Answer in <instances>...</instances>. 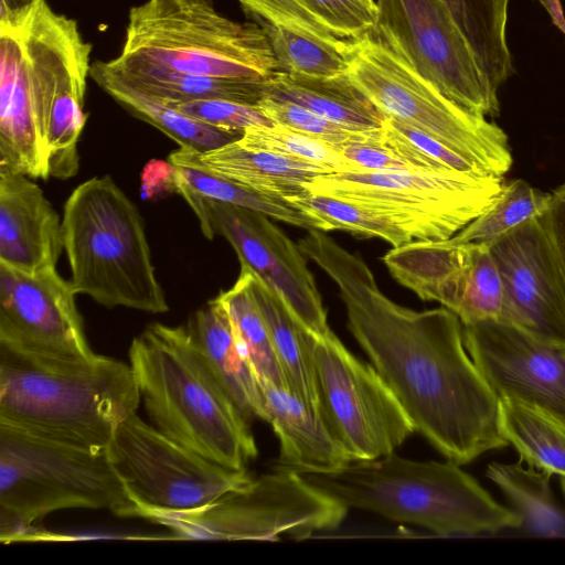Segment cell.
Returning a JSON list of instances; mask_svg holds the SVG:
<instances>
[{
    "label": "cell",
    "mask_w": 565,
    "mask_h": 565,
    "mask_svg": "<svg viewBox=\"0 0 565 565\" xmlns=\"http://www.w3.org/2000/svg\"><path fill=\"white\" fill-rule=\"evenodd\" d=\"M65 509L132 504L106 450H94L0 423V540H28L34 522Z\"/></svg>",
    "instance_id": "52a82bcc"
},
{
    "label": "cell",
    "mask_w": 565,
    "mask_h": 565,
    "mask_svg": "<svg viewBox=\"0 0 565 565\" xmlns=\"http://www.w3.org/2000/svg\"><path fill=\"white\" fill-rule=\"evenodd\" d=\"M145 409L174 441L228 468L257 456L249 424L213 375L185 327L149 324L129 349Z\"/></svg>",
    "instance_id": "277c9868"
},
{
    "label": "cell",
    "mask_w": 565,
    "mask_h": 565,
    "mask_svg": "<svg viewBox=\"0 0 565 565\" xmlns=\"http://www.w3.org/2000/svg\"><path fill=\"white\" fill-rule=\"evenodd\" d=\"M339 38L356 42L372 33L377 23L376 2L366 0H302Z\"/></svg>",
    "instance_id": "74e56055"
},
{
    "label": "cell",
    "mask_w": 565,
    "mask_h": 565,
    "mask_svg": "<svg viewBox=\"0 0 565 565\" xmlns=\"http://www.w3.org/2000/svg\"><path fill=\"white\" fill-rule=\"evenodd\" d=\"M199 152L179 147L169 154L174 188L183 186L202 198L256 211L308 231H334L328 221L287 198L263 193L214 173L200 162Z\"/></svg>",
    "instance_id": "484cf974"
},
{
    "label": "cell",
    "mask_w": 565,
    "mask_h": 565,
    "mask_svg": "<svg viewBox=\"0 0 565 565\" xmlns=\"http://www.w3.org/2000/svg\"><path fill=\"white\" fill-rule=\"evenodd\" d=\"M366 1L372 2V3H374V2H375V0H366Z\"/></svg>",
    "instance_id": "7bdbcfd3"
},
{
    "label": "cell",
    "mask_w": 565,
    "mask_h": 565,
    "mask_svg": "<svg viewBox=\"0 0 565 565\" xmlns=\"http://www.w3.org/2000/svg\"><path fill=\"white\" fill-rule=\"evenodd\" d=\"M382 260L396 281L422 300L439 302L462 324L501 318L503 285L488 244L414 241Z\"/></svg>",
    "instance_id": "2e32d148"
},
{
    "label": "cell",
    "mask_w": 565,
    "mask_h": 565,
    "mask_svg": "<svg viewBox=\"0 0 565 565\" xmlns=\"http://www.w3.org/2000/svg\"><path fill=\"white\" fill-rule=\"evenodd\" d=\"M90 77L119 105L161 130L179 147L205 152L233 142L243 135L204 124L166 102L132 87L114 74L103 61L92 64Z\"/></svg>",
    "instance_id": "f1b7e54d"
},
{
    "label": "cell",
    "mask_w": 565,
    "mask_h": 565,
    "mask_svg": "<svg viewBox=\"0 0 565 565\" xmlns=\"http://www.w3.org/2000/svg\"><path fill=\"white\" fill-rule=\"evenodd\" d=\"M196 215L203 235L224 237L246 267L276 292L294 317L316 337L331 329L307 257L298 244L267 215L233 204L202 198L177 186Z\"/></svg>",
    "instance_id": "9a60e30c"
},
{
    "label": "cell",
    "mask_w": 565,
    "mask_h": 565,
    "mask_svg": "<svg viewBox=\"0 0 565 565\" xmlns=\"http://www.w3.org/2000/svg\"><path fill=\"white\" fill-rule=\"evenodd\" d=\"M551 201L552 193L536 189L523 179L504 182L493 203L446 241L450 244H489L527 220L543 215Z\"/></svg>",
    "instance_id": "836d02e7"
},
{
    "label": "cell",
    "mask_w": 565,
    "mask_h": 565,
    "mask_svg": "<svg viewBox=\"0 0 565 565\" xmlns=\"http://www.w3.org/2000/svg\"><path fill=\"white\" fill-rule=\"evenodd\" d=\"M199 160L209 170L236 183L288 200L306 193V184L316 178L333 173L316 162L246 147L238 139L199 152Z\"/></svg>",
    "instance_id": "d4e9b609"
},
{
    "label": "cell",
    "mask_w": 565,
    "mask_h": 565,
    "mask_svg": "<svg viewBox=\"0 0 565 565\" xmlns=\"http://www.w3.org/2000/svg\"><path fill=\"white\" fill-rule=\"evenodd\" d=\"M503 183L456 170H356L322 174L306 190L385 215L414 241H444L488 209Z\"/></svg>",
    "instance_id": "30bf717a"
},
{
    "label": "cell",
    "mask_w": 565,
    "mask_h": 565,
    "mask_svg": "<svg viewBox=\"0 0 565 565\" xmlns=\"http://www.w3.org/2000/svg\"><path fill=\"white\" fill-rule=\"evenodd\" d=\"M117 57L210 77L264 79L278 71L263 30L223 15L212 0H147L132 7Z\"/></svg>",
    "instance_id": "ba28073f"
},
{
    "label": "cell",
    "mask_w": 565,
    "mask_h": 565,
    "mask_svg": "<svg viewBox=\"0 0 565 565\" xmlns=\"http://www.w3.org/2000/svg\"><path fill=\"white\" fill-rule=\"evenodd\" d=\"M541 2L544 1V0H540Z\"/></svg>",
    "instance_id": "ee69618b"
},
{
    "label": "cell",
    "mask_w": 565,
    "mask_h": 565,
    "mask_svg": "<svg viewBox=\"0 0 565 565\" xmlns=\"http://www.w3.org/2000/svg\"><path fill=\"white\" fill-rule=\"evenodd\" d=\"M163 102L192 118L223 130L243 134L250 127L274 125L258 105L218 99Z\"/></svg>",
    "instance_id": "f35d334b"
},
{
    "label": "cell",
    "mask_w": 565,
    "mask_h": 565,
    "mask_svg": "<svg viewBox=\"0 0 565 565\" xmlns=\"http://www.w3.org/2000/svg\"><path fill=\"white\" fill-rule=\"evenodd\" d=\"M491 462L488 478L504 493L522 526L532 534L565 536V511L557 504L550 486L551 473L527 465Z\"/></svg>",
    "instance_id": "4dcf8cb0"
},
{
    "label": "cell",
    "mask_w": 565,
    "mask_h": 565,
    "mask_svg": "<svg viewBox=\"0 0 565 565\" xmlns=\"http://www.w3.org/2000/svg\"><path fill=\"white\" fill-rule=\"evenodd\" d=\"M488 245L503 285L500 320L565 348V275L543 215Z\"/></svg>",
    "instance_id": "e0dca14e"
},
{
    "label": "cell",
    "mask_w": 565,
    "mask_h": 565,
    "mask_svg": "<svg viewBox=\"0 0 565 565\" xmlns=\"http://www.w3.org/2000/svg\"><path fill=\"white\" fill-rule=\"evenodd\" d=\"M312 365L319 414L352 461L393 454L415 431L375 369L332 330L315 337Z\"/></svg>",
    "instance_id": "4fadbf2b"
},
{
    "label": "cell",
    "mask_w": 565,
    "mask_h": 565,
    "mask_svg": "<svg viewBox=\"0 0 565 565\" xmlns=\"http://www.w3.org/2000/svg\"><path fill=\"white\" fill-rule=\"evenodd\" d=\"M257 105L274 124L318 139L338 150L343 143L355 139L362 134L352 132L331 120L289 102L264 97Z\"/></svg>",
    "instance_id": "8d00e7d4"
},
{
    "label": "cell",
    "mask_w": 565,
    "mask_h": 565,
    "mask_svg": "<svg viewBox=\"0 0 565 565\" xmlns=\"http://www.w3.org/2000/svg\"><path fill=\"white\" fill-rule=\"evenodd\" d=\"M241 270L267 327L287 390L318 411L312 365L316 335L301 326L280 297L255 274L246 267Z\"/></svg>",
    "instance_id": "4316f807"
},
{
    "label": "cell",
    "mask_w": 565,
    "mask_h": 565,
    "mask_svg": "<svg viewBox=\"0 0 565 565\" xmlns=\"http://www.w3.org/2000/svg\"><path fill=\"white\" fill-rule=\"evenodd\" d=\"M495 90L513 74L507 41L510 0H443Z\"/></svg>",
    "instance_id": "f546056e"
},
{
    "label": "cell",
    "mask_w": 565,
    "mask_h": 565,
    "mask_svg": "<svg viewBox=\"0 0 565 565\" xmlns=\"http://www.w3.org/2000/svg\"><path fill=\"white\" fill-rule=\"evenodd\" d=\"M40 0H0V24L15 22L29 13Z\"/></svg>",
    "instance_id": "b9f144b4"
},
{
    "label": "cell",
    "mask_w": 565,
    "mask_h": 565,
    "mask_svg": "<svg viewBox=\"0 0 565 565\" xmlns=\"http://www.w3.org/2000/svg\"><path fill=\"white\" fill-rule=\"evenodd\" d=\"M213 375L243 418L265 420L258 380L235 338L224 307L214 298L184 326Z\"/></svg>",
    "instance_id": "603a6c76"
},
{
    "label": "cell",
    "mask_w": 565,
    "mask_h": 565,
    "mask_svg": "<svg viewBox=\"0 0 565 565\" xmlns=\"http://www.w3.org/2000/svg\"><path fill=\"white\" fill-rule=\"evenodd\" d=\"M106 451L132 504L129 518L196 510L254 479L246 469L225 467L174 441L136 413L119 424Z\"/></svg>",
    "instance_id": "8fae6325"
},
{
    "label": "cell",
    "mask_w": 565,
    "mask_h": 565,
    "mask_svg": "<svg viewBox=\"0 0 565 565\" xmlns=\"http://www.w3.org/2000/svg\"><path fill=\"white\" fill-rule=\"evenodd\" d=\"M238 142L249 148L316 162L330 168L333 172L351 170L337 148L276 124L247 128Z\"/></svg>",
    "instance_id": "d590c367"
},
{
    "label": "cell",
    "mask_w": 565,
    "mask_h": 565,
    "mask_svg": "<svg viewBox=\"0 0 565 565\" xmlns=\"http://www.w3.org/2000/svg\"><path fill=\"white\" fill-rule=\"evenodd\" d=\"M264 97L299 105L352 132L379 130L386 119L348 73L316 77L276 71Z\"/></svg>",
    "instance_id": "cb8c5ba5"
},
{
    "label": "cell",
    "mask_w": 565,
    "mask_h": 565,
    "mask_svg": "<svg viewBox=\"0 0 565 565\" xmlns=\"http://www.w3.org/2000/svg\"><path fill=\"white\" fill-rule=\"evenodd\" d=\"M386 121L417 149L444 167L466 173L484 175L467 159L424 131L391 117H386Z\"/></svg>",
    "instance_id": "ab89813d"
},
{
    "label": "cell",
    "mask_w": 565,
    "mask_h": 565,
    "mask_svg": "<svg viewBox=\"0 0 565 565\" xmlns=\"http://www.w3.org/2000/svg\"><path fill=\"white\" fill-rule=\"evenodd\" d=\"M245 15L265 33L278 71L321 75L351 41L337 36L302 0H238Z\"/></svg>",
    "instance_id": "44dd1931"
},
{
    "label": "cell",
    "mask_w": 565,
    "mask_h": 565,
    "mask_svg": "<svg viewBox=\"0 0 565 565\" xmlns=\"http://www.w3.org/2000/svg\"><path fill=\"white\" fill-rule=\"evenodd\" d=\"M141 397L130 363L42 355L0 344V423L106 450Z\"/></svg>",
    "instance_id": "3957f363"
},
{
    "label": "cell",
    "mask_w": 565,
    "mask_h": 565,
    "mask_svg": "<svg viewBox=\"0 0 565 565\" xmlns=\"http://www.w3.org/2000/svg\"><path fill=\"white\" fill-rule=\"evenodd\" d=\"M501 427L522 461L565 478V423L523 402L500 399Z\"/></svg>",
    "instance_id": "1f68e13d"
},
{
    "label": "cell",
    "mask_w": 565,
    "mask_h": 565,
    "mask_svg": "<svg viewBox=\"0 0 565 565\" xmlns=\"http://www.w3.org/2000/svg\"><path fill=\"white\" fill-rule=\"evenodd\" d=\"M297 244L337 285L348 329L415 431L458 465L509 445L500 399L468 355L452 311L397 305L363 258L323 231L309 230Z\"/></svg>",
    "instance_id": "6da1fadb"
},
{
    "label": "cell",
    "mask_w": 565,
    "mask_h": 565,
    "mask_svg": "<svg viewBox=\"0 0 565 565\" xmlns=\"http://www.w3.org/2000/svg\"><path fill=\"white\" fill-rule=\"evenodd\" d=\"M373 31L446 97L484 117L500 114L498 90L443 0H375Z\"/></svg>",
    "instance_id": "5bb4252c"
},
{
    "label": "cell",
    "mask_w": 565,
    "mask_h": 565,
    "mask_svg": "<svg viewBox=\"0 0 565 565\" xmlns=\"http://www.w3.org/2000/svg\"><path fill=\"white\" fill-rule=\"evenodd\" d=\"M106 66L132 87L167 102L218 99L257 105L265 96L267 78H227L172 72L119 60Z\"/></svg>",
    "instance_id": "83f0119b"
},
{
    "label": "cell",
    "mask_w": 565,
    "mask_h": 565,
    "mask_svg": "<svg viewBox=\"0 0 565 565\" xmlns=\"http://www.w3.org/2000/svg\"><path fill=\"white\" fill-rule=\"evenodd\" d=\"M543 218L565 275V183L552 192V201Z\"/></svg>",
    "instance_id": "60d3db41"
},
{
    "label": "cell",
    "mask_w": 565,
    "mask_h": 565,
    "mask_svg": "<svg viewBox=\"0 0 565 565\" xmlns=\"http://www.w3.org/2000/svg\"><path fill=\"white\" fill-rule=\"evenodd\" d=\"M348 74L386 117L424 131L482 174L503 178L511 169L504 130L446 97L374 32L355 43Z\"/></svg>",
    "instance_id": "9c48e42d"
},
{
    "label": "cell",
    "mask_w": 565,
    "mask_h": 565,
    "mask_svg": "<svg viewBox=\"0 0 565 565\" xmlns=\"http://www.w3.org/2000/svg\"><path fill=\"white\" fill-rule=\"evenodd\" d=\"M290 201L321 216L334 230L347 231L359 237H377L393 247L414 242L407 232L385 215L342 199L307 191Z\"/></svg>",
    "instance_id": "e575fe53"
},
{
    "label": "cell",
    "mask_w": 565,
    "mask_h": 565,
    "mask_svg": "<svg viewBox=\"0 0 565 565\" xmlns=\"http://www.w3.org/2000/svg\"><path fill=\"white\" fill-rule=\"evenodd\" d=\"M265 422L279 441L277 468L296 472L338 470L351 458L332 436L320 414L286 387L258 381Z\"/></svg>",
    "instance_id": "7402d4cb"
},
{
    "label": "cell",
    "mask_w": 565,
    "mask_h": 565,
    "mask_svg": "<svg viewBox=\"0 0 565 565\" xmlns=\"http://www.w3.org/2000/svg\"><path fill=\"white\" fill-rule=\"evenodd\" d=\"M215 299L227 312L238 345L257 380L286 387L267 327L250 295L245 273L241 270L235 284L228 290L221 291Z\"/></svg>",
    "instance_id": "d6a6232c"
},
{
    "label": "cell",
    "mask_w": 565,
    "mask_h": 565,
    "mask_svg": "<svg viewBox=\"0 0 565 565\" xmlns=\"http://www.w3.org/2000/svg\"><path fill=\"white\" fill-rule=\"evenodd\" d=\"M62 250V220L42 189L0 168V264L36 273L55 267Z\"/></svg>",
    "instance_id": "ffe728a7"
},
{
    "label": "cell",
    "mask_w": 565,
    "mask_h": 565,
    "mask_svg": "<svg viewBox=\"0 0 565 565\" xmlns=\"http://www.w3.org/2000/svg\"><path fill=\"white\" fill-rule=\"evenodd\" d=\"M75 296L55 267L26 273L0 264V344L56 358L92 356Z\"/></svg>",
    "instance_id": "d6986e66"
},
{
    "label": "cell",
    "mask_w": 565,
    "mask_h": 565,
    "mask_svg": "<svg viewBox=\"0 0 565 565\" xmlns=\"http://www.w3.org/2000/svg\"><path fill=\"white\" fill-rule=\"evenodd\" d=\"M90 53L76 20L46 0L0 24V168L32 179L77 173Z\"/></svg>",
    "instance_id": "7a4b0ae2"
},
{
    "label": "cell",
    "mask_w": 565,
    "mask_h": 565,
    "mask_svg": "<svg viewBox=\"0 0 565 565\" xmlns=\"http://www.w3.org/2000/svg\"><path fill=\"white\" fill-rule=\"evenodd\" d=\"M348 509L298 472L275 468L196 510L162 513L149 521L181 540H297L337 529Z\"/></svg>",
    "instance_id": "7c38bea8"
},
{
    "label": "cell",
    "mask_w": 565,
    "mask_h": 565,
    "mask_svg": "<svg viewBox=\"0 0 565 565\" xmlns=\"http://www.w3.org/2000/svg\"><path fill=\"white\" fill-rule=\"evenodd\" d=\"M62 233L76 295L109 308L169 310L142 216L109 175L93 177L73 190L64 204Z\"/></svg>",
    "instance_id": "8992f818"
},
{
    "label": "cell",
    "mask_w": 565,
    "mask_h": 565,
    "mask_svg": "<svg viewBox=\"0 0 565 565\" xmlns=\"http://www.w3.org/2000/svg\"><path fill=\"white\" fill-rule=\"evenodd\" d=\"M447 460L416 461L397 455L351 461L329 472H298L344 508L414 524L440 536L497 533L522 526L471 476Z\"/></svg>",
    "instance_id": "5b68a950"
},
{
    "label": "cell",
    "mask_w": 565,
    "mask_h": 565,
    "mask_svg": "<svg viewBox=\"0 0 565 565\" xmlns=\"http://www.w3.org/2000/svg\"><path fill=\"white\" fill-rule=\"evenodd\" d=\"M462 337L499 399L523 402L565 423L564 347L541 341L500 319L465 323Z\"/></svg>",
    "instance_id": "ac0fdd59"
}]
</instances>
